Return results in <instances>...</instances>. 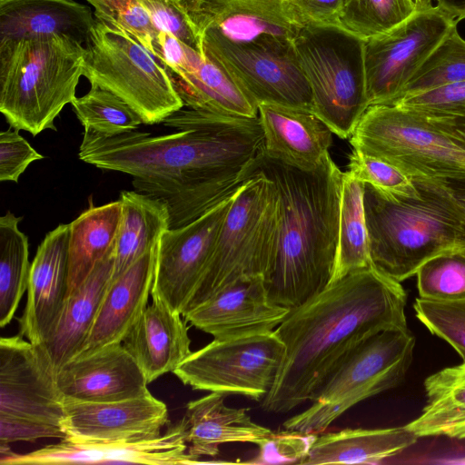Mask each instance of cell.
Listing matches in <instances>:
<instances>
[{
    "mask_svg": "<svg viewBox=\"0 0 465 465\" xmlns=\"http://www.w3.org/2000/svg\"><path fill=\"white\" fill-rule=\"evenodd\" d=\"M177 130H136L104 136L84 130L78 156L97 168L133 177L134 191L163 202L170 228L188 224L233 194L263 151L259 117L182 108L164 122Z\"/></svg>",
    "mask_w": 465,
    "mask_h": 465,
    "instance_id": "1",
    "label": "cell"
},
{
    "mask_svg": "<svg viewBox=\"0 0 465 465\" xmlns=\"http://www.w3.org/2000/svg\"><path fill=\"white\" fill-rule=\"evenodd\" d=\"M401 282L372 265L329 284L290 311L274 330L285 347L263 409L285 413L312 401L331 373L361 344L391 329L407 328Z\"/></svg>",
    "mask_w": 465,
    "mask_h": 465,
    "instance_id": "2",
    "label": "cell"
},
{
    "mask_svg": "<svg viewBox=\"0 0 465 465\" xmlns=\"http://www.w3.org/2000/svg\"><path fill=\"white\" fill-rule=\"evenodd\" d=\"M252 172L274 184L278 228L273 252L263 274L269 299L293 310L331 282L338 248L342 172L330 153L313 170L304 171L264 152Z\"/></svg>",
    "mask_w": 465,
    "mask_h": 465,
    "instance_id": "3",
    "label": "cell"
},
{
    "mask_svg": "<svg viewBox=\"0 0 465 465\" xmlns=\"http://www.w3.org/2000/svg\"><path fill=\"white\" fill-rule=\"evenodd\" d=\"M419 193L393 196L364 183L363 205L371 265L401 282L431 257L465 249V216L439 182L412 178Z\"/></svg>",
    "mask_w": 465,
    "mask_h": 465,
    "instance_id": "4",
    "label": "cell"
},
{
    "mask_svg": "<svg viewBox=\"0 0 465 465\" xmlns=\"http://www.w3.org/2000/svg\"><path fill=\"white\" fill-rule=\"evenodd\" d=\"M85 47L56 35L0 43V112L10 127L35 136L76 98Z\"/></svg>",
    "mask_w": 465,
    "mask_h": 465,
    "instance_id": "5",
    "label": "cell"
},
{
    "mask_svg": "<svg viewBox=\"0 0 465 465\" xmlns=\"http://www.w3.org/2000/svg\"><path fill=\"white\" fill-rule=\"evenodd\" d=\"M277 228L275 186L262 173L252 172L233 195L204 274L183 316L241 279L263 276Z\"/></svg>",
    "mask_w": 465,
    "mask_h": 465,
    "instance_id": "6",
    "label": "cell"
},
{
    "mask_svg": "<svg viewBox=\"0 0 465 465\" xmlns=\"http://www.w3.org/2000/svg\"><path fill=\"white\" fill-rule=\"evenodd\" d=\"M312 94V111L350 138L368 109L364 40L340 26L304 24L292 39Z\"/></svg>",
    "mask_w": 465,
    "mask_h": 465,
    "instance_id": "7",
    "label": "cell"
},
{
    "mask_svg": "<svg viewBox=\"0 0 465 465\" xmlns=\"http://www.w3.org/2000/svg\"><path fill=\"white\" fill-rule=\"evenodd\" d=\"M414 347L408 327L372 336L331 373L308 409L284 421V429L322 432L359 402L397 387L411 364Z\"/></svg>",
    "mask_w": 465,
    "mask_h": 465,
    "instance_id": "8",
    "label": "cell"
},
{
    "mask_svg": "<svg viewBox=\"0 0 465 465\" xmlns=\"http://www.w3.org/2000/svg\"><path fill=\"white\" fill-rule=\"evenodd\" d=\"M84 47L83 76L124 100L143 124L163 123L184 107L165 67L126 33L96 20Z\"/></svg>",
    "mask_w": 465,
    "mask_h": 465,
    "instance_id": "9",
    "label": "cell"
},
{
    "mask_svg": "<svg viewBox=\"0 0 465 465\" xmlns=\"http://www.w3.org/2000/svg\"><path fill=\"white\" fill-rule=\"evenodd\" d=\"M349 139L353 149L411 178L465 177V151L424 118L394 104L369 106Z\"/></svg>",
    "mask_w": 465,
    "mask_h": 465,
    "instance_id": "10",
    "label": "cell"
},
{
    "mask_svg": "<svg viewBox=\"0 0 465 465\" xmlns=\"http://www.w3.org/2000/svg\"><path fill=\"white\" fill-rule=\"evenodd\" d=\"M201 45L203 54L223 68L257 105L312 110L311 86L292 38L262 34L248 41H232L208 30Z\"/></svg>",
    "mask_w": 465,
    "mask_h": 465,
    "instance_id": "11",
    "label": "cell"
},
{
    "mask_svg": "<svg viewBox=\"0 0 465 465\" xmlns=\"http://www.w3.org/2000/svg\"><path fill=\"white\" fill-rule=\"evenodd\" d=\"M285 347L275 331L213 339L173 372L193 390L262 401L276 380Z\"/></svg>",
    "mask_w": 465,
    "mask_h": 465,
    "instance_id": "12",
    "label": "cell"
},
{
    "mask_svg": "<svg viewBox=\"0 0 465 465\" xmlns=\"http://www.w3.org/2000/svg\"><path fill=\"white\" fill-rule=\"evenodd\" d=\"M458 21L437 5L417 9L390 31L364 40L369 105L391 104Z\"/></svg>",
    "mask_w": 465,
    "mask_h": 465,
    "instance_id": "13",
    "label": "cell"
},
{
    "mask_svg": "<svg viewBox=\"0 0 465 465\" xmlns=\"http://www.w3.org/2000/svg\"><path fill=\"white\" fill-rule=\"evenodd\" d=\"M234 193L193 222L163 233L157 246L153 300L183 314L204 274Z\"/></svg>",
    "mask_w": 465,
    "mask_h": 465,
    "instance_id": "14",
    "label": "cell"
},
{
    "mask_svg": "<svg viewBox=\"0 0 465 465\" xmlns=\"http://www.w3.org/2000/svg\"><path fill=\"white\" fill-rule=\"evenodd\" d=\"M64 397L39 345L20 334L0 340V415L62 426Z\"/></svg>",
    "mask_w": 465,
    "mask_h": 465,
    "instance_id": "15",
    "label": "cell"
},
{
    "mask_svg": "<svg viewBox=\"0 0 465 465\" xmlns=\"http://www.w3.org/2000/svg\"><path fill=\"white\" fill-rule=\"evenodd\" d=\"M2 465H61L83 463H136L176 465L204 463L188 452L183 419L159 437L142 440L78 441L60 440L25 454L0 443Z\"/></svg>",
    "mask_w": 465,
    "mask_h": 465,
    "instance_id": "16",
    "label": "cell"
},
{
    "mask_svg": "<svg viewBox=\"0 0 465 465\" xmlns=\"http://www.w3.org/2000/svg\"><path fill=\"white\" fill-rule=\"evenodd\" d=\"M157 59L184 107L235 117L258 116V105L223 68L173 35L158 33Z\"/></svg>",
    "mask_w": 465,
    "mask_h": 465,
    "instance_id": "17",
    "label": "cell"
},
{
    "mask_svg": "<svg viewBox=\"0 0 465 465\" xmlns=\"http://www.w3.org/2000/svg\"><path fill=\"white\" fill-rule=\"evenodd\" d=\"M65 439L78 441L142 440L159 437L168 421L164 402L152 393L116 401L64 398Z\"/></svg>",
    "mask_w": 465,
    "mask_h": 465,
    "instance_id": "18",
    "label": "cell"
},
{
    "mask_svg": "<svg viewBox=\"0 0 465 465\" xmlns=\"http://www.w3.org/2000/svg\"><path fill=\"white\" fill-rule=\"evenodd\" d=\"M290 311L271 302L263 277L256 276L223 288L183 317L214 339H231L272 331Z\"/></svg>",
    "mask_w": 465,
    "mask_h": 465,
    "instance_id": "19",
    "label": "cell"
},
{
    "mask_svg": "<svg viewBox=\"0 0 465 465\" xmlns=\"http://www.w3.org/2000/svg\"><path fill=\"white\" fill-rule=\"evenodd\" d=\"M199 37L213 30L232 41L262 34L294 38L303 22L290 0H173Z\"/></svg>",
    "mask_w": 465,
    "mask_h": 465,
    "instance_id": "20",
    "label": "cell"
},
{
    "mask_svg": "<svg viewBox=\"0 0 465 465\" xmlns=\"http://www.w3.org/2000/svg\"><path fill=\"white\" fill-rule=\"evenodd\" d=\"M56 381L64 398L79 401H116L151 393L123 342L74 357L57 370Z\"/></svg>",
    "mask_w": 465,
    "mask_h": 465,
    "instance_id": "21",
    "label": "cell"
},
{
    "mask_svg": "<svg viewBox=\"0 0 465 465\" xmlns=\"http://www.w3.org/2000/svg\"><path fill=\"white\" fill-rule=\"evenodd\" d=\"M69 223L49 232L31 262L26 302L18 319L19 334L34 344L44 343L56 322L68 289Z\"/></svg>",
    "mask_w": 465,
    "mask_h": 465,
    "instance_id": "22",
    "label": "cell"
},
{
    "mask_svg": "<svg viewBox=\"0 0 465 465\" xmlns=\"http://www.w3.org/2000/svg\"><path fill=\"white\" fill-rule=\"evenodd\" d=\"M263 152L295 168L315 169L329 153L334 134L312 111L276 104L258 105Z\"/></svg>",
    "mask_w": 465,
    "mask_h": 465,
    "instance_id": "23",
    "label": "cell"
},
{
    "mask_svg": "<svg viewBox=\"0 0 465 465\" xmlns=\"http://www.w3.org/2000/svg\"><path fill=\"white\" fill-rule=\"evenodd\" d=\"M157 246L110 281L91 332L77 355L123 342L126 338L148 306L153 285Z\"/></svg>",
    "mask_w": 465,
    "mask_h": 465,
    "instance_id": "24",
    "label": "cell"
},
{
    "mask_svg": "<svg viewBox=\"0 0 465 465\" xmlns=\"http://www.w3.org/2000/svg\"><path fill=\"white\" fill-rule=\"evenodd\" d=\"M123 343L148 383L173 372L192 353L184 317L159 300L146 307Z\"/></svg>",
    "mask_w": 465,
    "mask_h": 465,
    "instance_id": "25",
    "label": "cell"
},
{
    "mask_svg": "<svg viewBox=\"0 0 465 465\" xmlns=\"http://www.w3.org/2000/svg\"><path fill=\"white\" fill-rule=\"evenodd\" d=\"M95 23L74 0H0V43L63 35L85 44Z\"/></svg>",
    "mask_w": 465,
    "mask_h": 465,
    "instance_id": "26",
    "label": "cell"
},
{
    "mask_svg": "<svg viewBox=\"0 0 465 465\" xmlns=\"http://www.w3.org/2000/svg\"><path fill=\"white\" fill-rule=\"evenodd\" d=\"M224 396L211 392L187 403L183 420L191 455L214 457L219 446L225 443L250 442L259 446L273 434L269 428L252 421L247 409L226 406Z\"/></svg>",
    "mask_w": 465,
    "mask_h": 465,
    "instance_id": "27",
    "label": "cell"
},
{
    "mask_svg": "<svg viewBox=\"0 0 465 465\" xmlns=\"http://www.w3.org/2000/svg\"><path fill=\"white\" fill-rule=\"evenodd\" d=\"M113 269L114 254L100 262L85 281L65 298L52 332L39 345L55 372L75 357L84 345L110 283Z\"/></svg>",
    "mask_w": 465,
    "mask_h": 465,
    "instance_id": "28",
    "label": "cell"
},
{
    "mask_svg": "<svg viewBox=\"0 0 465 465\" xmlns=\"http://www.w3.org/2000/svg\"><path fill=\"white\" fill-rule=\"evenodd\" d=\"M418 437L404 427L343 429L317 435L300 464H375L412 446Z\"/></svg>",
    "mask_w": 465,
    "mask_h": 465,
    "instance_id": "29",
    "label": "cell"
},
{
    "mask_svg": "<svg viewBox=\"0 0 465 465\" xmlns=\"http://www.w3.org/2000/svg\"><path fill=\"white\" fill-rule=\"evenodd\" d=\"M121 218L122 203L118 199L100 206L91 205L69 223L66 297L100 262L114 254Z\"/></svg>",
    "mask_w": 465,
    "mask_h": 465,
    "instance_id": "30",
    "label": "cell"
},
{
    "mask_svg": "<svg viewBox=\"0 0 465 465\" xmlns=\"http://www.w3.org/2000/svg\"><path fill=\"white\" fill-rule=\"evenodd\" d=\"M119 200L122 218L111 281L157 246L163 233L170 228L169 211L163 202L136 191H122Z\"/></svg>",
    "mask_w": 465,
    "mask_h": 465,
    "instance_id": "31",
    "label": "cell"
},
{
    "mask_svg": "<svg viewBox=\"0 0 465 465\" xmlns=\"http://www.w3.org/2000/svg\"><path fill=\"white\" fill-rule=\"evenodd\" d=\"M427 402L420 415L405 425L419 437L465 439V361L426 378Z\"/></svg>",
    "mask_w": 465,
    "mask_h": 465,
    "instance_id": "32",
    "label": "cell"
},
{
    "mask_svg": "<svg viewBox=\"0 0 465 465\" xmlns=\"http://www.w3.org/2000/svg\"><path fill=\"white\" fill-rule=\"evenodd\" d=\"M363 193L362 182L342 173L338 248L330 284L371 265Z\"/></svg>",
    "mask_w": 465,
    "mask_h": 465,
    "instance_id": "33",
    "label": "cell"
},
{
    "mask_svg": "<svg viewBox=\"0 0 465 465\" xmlns=\"http://www.w3.org/2000/svg\"><path fill=\"white\" fill-rule=\"evenodd\" d=\"M22 217L7 212L0 218V327L14 318L27 290L31 263L28 237L19 229Z\"/></svg>",
    "mask_w": 465,
    "mask_h": 465,
    "instance_id": "34",
    "label": "cell"
},
{
    "mask_svg": "<svg viewBox=\"0 0 465 465\" xmlns=\"http://www.w3.org/2000/svg\"><path fill=\"white\" fill-rule=\"evenodd\" d=\"M416 10L414 0H341L339 24L367 40L394 28Z\"/></svg>",
    "mask_w": 465,
    "mask_h": 465,
    "instance_id": "35",
    "label": "cell"
},
{
    "mask_svg": "<svg viewBox=\"0 0 465 465\" xmlns=\"http://www.w3.org/2000/svg\"><path fill=\"white\" fill-rule=\"evenodd\" d=\"M84 127L104 136L136 130L143 123L140 115L113 93L91 86L88 93L71 104Z\"/></svg>",
    "mask_w": 465,
    "mask_h": 465,
    "instance_id": "36",
    "label": "cell"
},
{
    "mask_svg": "<svg viewBox=\"0 0 465 465\" xmlns=\"http://www.w3.org/2000/svg\"><path fill=\"white\" fill-rule=\"evenodd\" d=\"M457 25L427 57L396 100L465 80V39Z\"/></svg>",
    "mask_w": 465,
    "mask_h": 465,
    "instance_id": "37",
    "label": "cell"
},
{
    "mask_svg": "<svg viewBox=\"0 0 465 465\" xmlns=\"http://www.w3.org/2000/svg\"><path fill=\"white\" fill-rule=\"evenodd\" d=\"M420 297L436 302L465 300V249L440 252L417 271Z\"/></svg>",
    "mask_w": 465,
    "mask_h": 465,
    "instance_id": "38",
    "label": "cell"
},
{
    "mask_svg": "<svg viewBox=\"0 0 465 465\" xmlns=\"http://www.w3.org/2000/svg\"><path fill=\"white\" fill-rule=\"evenodd\" d=\"M86 1L94 7L97 20L126 33L157 58L159 31L137 0Z\"/></svg>",
    "mask_w": 465,
    "mask_h": 465,
    "instance_id": "39",
    "label": "cell"
},
{
    "mask_svg": "<svg viewBox=\"0 0 465 465\" xmlns=\"http://www.w3.org/2000/svg\"><path fill=\"white\" fill-rule=\"evenodd\" d=\"M413 309L418 320L449 343L465 361V300L436 302L419 297Z\"/></svg>",
    "mask_w": 465,
    "mask_h": 465,
    "instance_id": "40",
    "label": "cell"
},
{
    "mask_svg": "<svg viewBox=\"0 0 465 465\" xmlns=\"http://www.w3.org/2000/svg\"><path fill=\"white\" fill-rule=\"evenodd\" d=\"M347 173L393 196H413L419 190L412 178L395 165L353 149L349 155Z\"/></svg>",
    "mask_w": 465,
    "mask_h": 465,
    "instance_id": "41",
    "label": "cell"
},
{
    "mask_svg": "<svg viewBox=\"0 0 465 465\" xmlns=\"http://www.w3.org/2000/svg\"><path fill=\"white\" fill-rule=\"evenodd\" d=\"M391 104L425 119L465 116V80L405 95Z\"/></svg>",
    "mask_w": 465,
    "mask_h": 465,
    "instance_id": "42",
    "label": "cell"
},
{
    "mask_svg": "<svg viewBox=\"0 0 465 465\" xmlns=\"http://www.w3.org/2000/svg\"><path fill=\"white\" fill-rule=\"evenodd\" d=\"M19 131L10 127L0 133L1 182H18L19 177L33 162L44 158L19 134Z\"/></svg>",
    "mask_w": 465,
    "mask_h": 465,
    "instance_id": "43",
    "label": "cell"
},
{
    "mask_svg": "<svg viewBox=\"0 0 465 465\" xmlns=\"http://www.w3.org/2000/svg\"><path fill=\"white\" fill-rule=\"evenodd\" d=\"M317 433L287 430L273 434L260 447V453L251 463H282L301 461L306 456Z\"/></svg>",
    "mask_w": 465,
    "mask_h": 465,
    "instance_id": "44",
    "label": "cell"
},
{
    "mask_svg": "<svg viewBox=\"0 0 465 465\" xmlns=\"http://www.w3.org/2000/svg\"><path fill=\"white\" fill-rule=\"evenodd\" d=\"M159 32L168 33L202 53L199 37L173 0H137Z\"/></svg>",
    "mask_w": 465,
    "mask_h": 465,
    "instance_id": "45",
    "label": "cell"
},
{
    "mask_svg": "<svg viewBox=\"0 0 465 465\" xmlns=\"http://www.w3.org/2000/svg\"><path fill=\"white\" fill-rule=\"evenodd\" d=\"M65 439L60 425L15 419L0 415V443L35 441L39 439Z\"/></svg>",
    "mask_w": 465,
    "mask_h": 465,
    "instance_id": "46",
    "label": "cell"
},
{
    "mask_svg": "<svg viewBox=\"0 0 465 465\" xmlns=\"http://www.w3.org/2000/svg\"><path fill=\"white\" fill-rule=\"evenodd\" d=\"M303 24L340 26L341 0H290Z\"/></svg>",
    "mask_w": 465,
    "mask_h": 465,
    "instance_id": "47",
    "label": "cell"
},
{
    "mask_svg": "<svg viewBox=\"0 0 465 465\" xmlns=\"http://www.w3.org/2000/svg\"><path fill=\"white\" fill-rule=\"evenodd\" d=\"M425 119V118H424ZM465 151V116L425 119Z\"/></svg>",
    "mask_w": 465,
    "mask_h": 465,
    "instance_id": "48",
    "label": "cell"
},
{
    "mask_svg": "<svg viewBox=\"0 0 465 465\" xmlns=\"http://www.w3.org/2000/svg\"><path fill=\"white\" fill-rule=\"evenodd\" d=\"M437 182L441 183L449 191L465 216V177Z\"/></svg>",
    "mask_w": 465,
    "mask_h": 465,
    "instance_id": "49",
    "label": "cell"
},
{
    "mask_svg": "<svg viewBox=\"0 0 465 465\" xmlns=\"http://www.w3.org/2000/svg\"><path fill=\"white\" fill-rule=\"evenodd\" d=\"M436 5L450 14L458 22L465 19V0H434Z\"/></svg>",
    "mask_w": 465,
    "mask_h": 465,
    "instance_id": "50",
    "label": "cell"
},
{
    "mask_svg": "<svg viewBox=\"0 0 465 465\" xmlns=\"http://www.w3.org/2000/svg\"><path fill=\"white\" fill-rule=\"evenodd\" d=\"M417 9L427 8L432 6V0H414Z\"/></svg>",
    "mask_w": 465,
    "mask_h": 465,
    "instance_id": "51",
    "label": "cell"
},
{
    "mask_svg": "<svg viewBox=\"0 0 465 465\" xmlns=\"http://www.w3.org/2000/svg\"><path fill=\"white\" fill-rule=\"evenodd\" d=\"M462 463H465V460H463Z\"/></svg>",
    "mask_w": 465,
    "mask_h": 465,
    "instance_id": "52",
    "label": "cell"
}]
</instances>
